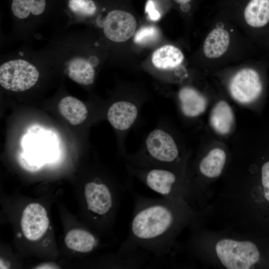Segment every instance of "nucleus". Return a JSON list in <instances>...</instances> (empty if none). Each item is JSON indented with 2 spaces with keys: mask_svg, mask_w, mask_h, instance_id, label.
Masks as SVG:
<instances>
[{
  "mask_svg": "<svg viewBox=\"0 0 269 269\" xmlns=\"http://www.w3.org/2000/svg\"><path fill=\"white\" fill-rule=\"evenodd\" d=\"M184 59L182 51L176 47L166 45L156 49L152 54L153 65L160 69H173L181 64Z\"/></svg>",
  "mask_w": 269,
  "mask_h": 269,
  "instance_id": "f3484780",
  "label": "nucleus"
},
{
  "mask_svg": "<svg viewBox=\"0 0 269 269\" xmlns=\"http://www.w3.org/2000/svg\"><path fill=\"white\" fill-rule=\"evenodd\" d=\"M68 70L69 78L79 84L89 85L94 82L95 70L89 60L74 58L69 62Z\"/></svg>",
  "mask_w": 269,
  "mask_h": 269,
  "instance_id": "6ab92c4d",
  "label": "nucleus"
},
{
  "mask_svg": "<svg viewBox=\"0 0 269 269\" xmlns=\"http://www.w3.org/2000/svg\"><path fill=\"white\" fill-rule=\"evenodd\" d=\"M137 23L130 13L121 10L110 11L104 23V33L110 40L121 42L132 37L135 32Z\"/></svg>",
  "mask_w": 269,
  "mask_h": 269,
  "instance_id": "0eeeda50",
  "label": "nucleus"
},
{
  "mask_svg": "<svg viewBox=\"0 0 269 269\" xmlns=\"http://www.w3.org/2000/svg\"><path fill=\"white\" fill-rule=\"evenodd\" d=\"M68 5L75 13L83 16H91L96 11V6L92 0H69Z\"/></svg>",
  "mask_w": 269,
  "mask_h": 269,
  "instance_id": "5701e85b",
  "label": "nucleus"
},
{
  "mask_svg": "<svg viewBox=\"0 0 269 269\" xmlns=\"http://www.w3.org/2000/svg\"><path fill=\"white\" fill-rule=\"evenodd\" d=\"M229 43L228 32L221 28H216L209 33L204 41V53L209 58L220 57L227 50Z\"/></svg>",
  "mask_w": 269,
  "mask_h": 269,
  "instance_id": "dca6fc26",
  "label": "nucleus"
},
{
  "mask_svg": "<svg viewBox=\"0 0 269 269\" xmlns=\"http://www.w3.org/2000/svg\"><path fill=\"white\" fill-rule=\"evenodd\" d=\"M173 200L134 195V206L129 233L118 250L126 253L142 250L157 263L170 248L177 224Z\"/></svg>",
  "mask_w": 269,
  "mask_h": 269,
  "instance_id": "f257e3e1",
  "label": "nucleus"
},
{
  "mask_svg": "<svg viewBox=\"0 0 269 269\" xmlns=\"http://www.w3.org/2000/svg\"><path fill=\"white\" fill-rule=\"evenodd\" d=\"M226 159V154L223 149L214 148L202 159L199 164V170L205 176L217 177L222 173Z\"/></svg>",
  "mask_w": 269,
  "mask_h": 269,
  "instance_id": "aec40b11",
  "label": "nucleus"
},
{
  "mask_svg": "<svg viewBox=\"0 0 269 269\" xmlns=\"http://www.w3.org/2000/svg\"><path fill=\"white\" fill-rule=\"evenodd\" d=\"M65 242L69 249L83 253L90 252L98 244L97 239L93 234L80 229L69 231L65 236Z\"/></svg>",
  "mask_w": 269,
  "mask_h": 269,
  "instance_id": "a211bd4d",
  "label": "nucleus"
},
{
  "mask_svg": "<svg viewBox=\"0 0 269 269\" xmlns=\"http://www.w3.org/2000/svg\"><path fill=\"white\" fill-rule=\"evenodd\" d=\"M45 0H13L11 10L15 16L22 19L31 13L35 15L42 14L45 8Z\"/></svg>",
  "mask_w": 269,
  "mask_h": 269,
  "instance_id": "412c9836",
  "label": "nucleus"
},
{
  "mask_svg": "<svg viewBox=\"0 0 269 269\" xmlns=\"http://www.w3.org/2000/svg\"><path fill=\"white\" fill-rule=\"evenodd\" d=\"M229 89L233 98L238 102L248 104L260 95L263 86L259 73L251 68L238 71L232 78Z\"/></svg>",
  "mask_w": 269,
  "mask_h": 269,
  "instance_id": "423d86ee",
  "label": "nucleus"
},
{
  "mask_svg": "<svg viewBox=\"0 0 269 269\" xmlns=\"http://www.w3.org/2000/svg\"><path fill=\"white\" fill-rule=\"evenodd\" d=\"M137 116L136 106L127 101H119L113 104L107 113L110 123L119 131H125L130 128Z\"/></svg>",
  "mask_w": 269,
  "mask_h": 269,
  "instance_id": "9b49d317",
  "label": "nucleus"
},
{
  "mask_svg": "<svg viewBox=\"0 0 269 269\" xmlns=\"http://www.w3.org/2000/svg\"><path fill=\"white\" fill-rule=\"evenodd\" d=\"M58 109L61 116L71 125L76 126L83 123L88 115L85 105L78 99L67 96L59 101Z\"/></svg>",
  "mask_w": 269,
  "mask_h": 269,
  "instance_id": "ddd939ff",
  "label": "nucleus"
},
{
  "mask_svg": "<svg viewBox=\"0 0 269 269\" xmlns=\"http://www.w3.org/2000/svg\"><path fill=\"white\" fill-rule=\"evenodd\" d=\"M21 144L23 150L18 155V162L28 171H38L57 154L58 143L54 133L40 127L30 128L23 137Z\"/></svg>",
  "mask_w": 269,
  "mask_h": 269,
  "instance_id": "f03ea898",
  "label": "nucleus"
},
{
  "mask_svg": "<svg viewBox=\"0 0 269 269\" xmlns=\"http://www.w3.org/2000/svg\"><path fill=\"white\" fill-rule=\"evenodd\" d=\"M145 11L148 13L150 19L156 21L160 19L161 15L155 8L152 0H148L146 6Z\"/></svg>",
  "mask_w": 269,
  "mask_h": 269,
  "instance_id": "393cba45",
  "label": "nucleus"
},
{
  "mask_svg": "<svg viewBox=\"0 0 269 269\" xmlns=\"http://www.w3.org/2000/svg\"><path fill=\"white\" fill-rule=\"evenodd\" d=\"M146 145L151 157L158 162H172L178 156V148L173 138L162 130L151 132L146 138Z\"/></svg>",
  "mask_w": 269,
  "mask_h": 269,
  "instance_id": "9d476101",
  "label": "nucleus"
},
{
  "mask_svg": "<svg viewBox=\"0 0 269 269\" xmlns=\"http://www.w3.org/2000/svg\"><path fill=\"white\" fill-rule=\"evenodd\" d=\"M243 14L250 26H264L269 22V0H249L244 6Z\"/></svg>",
  "mask_w": 269,
  "mask_h": 269,
  "instance_id": "2eb2a0df",
  "label": "nucleus"
},
{
  "mask_svg": "<svg viewBox=\"0 0 269 269\" xmlns=\"http://www.w3.org/2000/svg\"><path fill=\"white\" fill-rule=\"evenodd\" d=\"M49 221L45 208L37 203L28 204L24 209L21 226L24 236L29 240L36 241L46 232Z\"/></svg>",
  "mask_w": 269,
  "mask_h": 269,
  "instance_id": "1a4fd4ad",
  "label": "nucleus"
},
{
  "mask_svg": "<svg viewBox=\"0 0 269 269\" xmlns=\"http://www.w3.org/2000/svg\"><path fill=\"white\" fill-rule=\"evenodd\" d=\"M216 251L222 264L228 269H249L260 259L258 248L250 241L224 239L217 244Z\"/></svg>",
  "mask_w": 269,
  "mask_h": 269,
  "instance_id": "7ed1b4c3",
  "label": "nucleus"
},
{
  "mask_svg": "<svg viewBox=\"0 0 269 269\" xmlns=\"http://www.w3.org/2000/svg\"><path fill=\"white\" fill-rule=\"evenodd\" d=\"M176 3L179 4L180 6L186 4H190L192 0H173Z\"/></svg>",
  "mask_w": 269,
  "mask_h": 269,
  "instance_id": "a878e982",
  "label": "nucleus"
},
{
  "mask_svg": "<svg viewBox=\"0 0 269 269\" xmlns=\"http://www.w3.org/2000/svg\"><path fill=\"white\" fill-rule=\"evenodd\" d=\"M84 194L87 209L95 215V219L114 215L118 208V191L98 179L85 184Z\"/></svg>",
  "mask_w": 269,
  "mask_h": 269,
  "instance_id": "39448f33",
  "label": "nucleus"
},
{
  "mask_svg": "<svg viewBox=\"0 0 269 269\" xmlns=\"http://www.w3.org/2000/svg\"><path fill=\"white\" fill-rule=\"evenodd\" d=\"M39 76L37 68L23 59L8 61L0 67V85L9 91L27 90L35 85Z\"/></svg>",
  "mask_w": 269,
  "mask_h": 269,
  "instance_id": "20e7f679",
  "label": "nucleus"
},
{
  "mask_svg": "<svg viewBox=\"0 0 269 269\" xmlns=\"http://www.w3.org/2000/svg\"><path fill=\"white\" fill-rule=\"evenodd\" d=\"M262 180L265 197L269 201V161L266 162L262 166Z\"/></svg>",
  "mask_w": 269,
  "mask_h": 269,
  "instance_id": "b1692460",
  "label": "nucleus"
},
{
  "mask_svg": "<svg viewBox=\"0 0 269 269\" xmlns=\"http://www.w3.org/2000/svg\"><path fill=\"white\" fill-rule=\"evenodd\" d=\"M55 266L54 265H52L51 264H43V265H41L39 266H38L37 268V269H53V268H54Z\"/></svg>",
  "mask_w": 269,
  "mask_h": 269,
  "instance_id": "bb28decb",
  "label": "nucleus"
},
{
  "mask_svg": "<svg viewBox=\"0 0 269 269\" xmlns=\"http://www.w3.org/2000/svg\"><path fill=\"white\" fill-rule=\"evenodd\" d=\"M144 183L162 198L173 200L176 190L177 177L171 170L163 167H153L141 173Z\"/></svg>",
  "mask_w": 269,
  "mask_h": 269,
  "instance_id": "6e6552de",
  "label": "nucleus"
},
{
  "mask_svg": "<svg viewBox=\"0 0 269 269\" xmlns=\"http://www.w3.org/2000/svg\"><path fill=\"white\" fill-rule=\"evenodd\" d=\"M160 36L157 27L154 26H146L141 27L134 36V42L138 44L145 45L156 41Z\"/></svg>",
  "mask_w": 269,
  "mask_h": 269,
  "instance_id": "4be33fe9",
  "label": "nucleus"
},
{
  "mask_svg": "<svg viewBox=\"0 0 269 269\" xmlns=\"http://www.w3.org/2000/svg\"><path fill=\"white\" fill-rule=\"evenodd\" d=\"M234 122V115L230 105L224 101L218 102L210 116L212 128L218 134H226L231 130Z\"/></svg>",
  "mask_w": 269,
  "mask_h": 269,
  "instance_id": "4468645a",
  "label": "nucleus"
},
{
  "mask_svg": "<svg viewBox=\"0 0 269 269\" xmlns=\"http://www.w3.org/2000/svg\"><path fill=\"white\" fill-rule=\"evenodd\" d=\"M178 96L181 109L185 116L195 117L205 111L207 100L196 90L191 87H184L179 91Z\"/></svg>",
  "mask_w": 269,
  "mask_h": 269,
  "instance_id": "f8f14e48",
  "label": "nucleus"
}]
</instances>
